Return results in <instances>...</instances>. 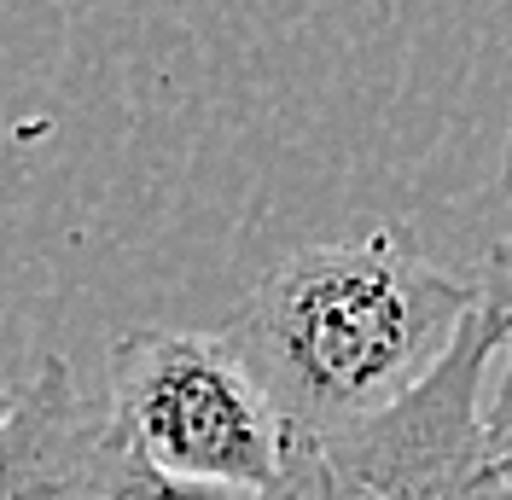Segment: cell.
<instances>
[{
	"mask_svg": "<svg viewBox=\"0 0 512 500\" xmlns=\"http://www.w3.org/2000/svg\"><path fill=\"white\" fill-rule=\"evenodd\" d=\"M478 309V280L402 233H361L280 256L222 338L291 437H338L408 402Z\"/></svg>",
	"mask_w": 512,
	"mask_h": 500,
	"instance_id": "cell-1",
	"label": "cell"
},
{
	"mask_svg": "<svg viewBox=\"0 0 512 500\" xmlns=\"http://www.w3.org/2000/svg\"><path fill=\"white\" fill-rule=\"evenodd\" d=\"M99 402L158 477L210 495H268L297 442L222 332H128Z\"/></svg>",
	"mask_w": 512,
	"mask_h": 500,
	"instance_id": "cell-2",
	"label": "cell"
},
{
	"mask_svg": "<svg viewBox=\"0 0 512 500\" xmlns=\"http://www.w3.org/2000/svg\"><path fill=\"white\" fill-rule=\"evenodd\" d=\"M501 338L507 320L483 303L408 402L338 437H297L280 483L256 500H512L483 437Z\"/></svg>",
	"mask_w": 512,
	"mask_h": 500,
	"instance_id": "cell-3",
	"label": "cell"
},
{
	"mask_svg": "<svg viewBox=\"0 0 512 500\" xmlns=\"http://www.w3.org/2000/svg\"><path fill=\"white\" fill-rule=\"evenodd\" d=\"M0 500H251L181 489L146 466L64 361L0 390Z\"/></svg>",
	"mask_w": 512,
	"mask_h": 500,
	"instance_id": "cell-4",
	"label": "cell"
},
{
	"mask_svg": "<svg viewBox=\"0 0 512 500\" xmlns=\"http://www.w3.org/2000/svg\"><path fill=\"white\" fill-rule=\"evenodd\" d=\"M478 291H483V303L501 309V320H507L501 355H495V367H489V396H483V437H489V454H495L501 483L512 489V233L489 250Z\"/></svg>",
	"mask_w": 512,
	"mask_h": 500,
	"instance_id": "cell-5",
	"label": "cell"
},
{
	"mask_svg": "<svg viewBox=\"0 0 512 500\" xmlns=\"http://www.w3.org/2000/svg\"><path fill=\"white\" fill-rule=\"evenodd\" d=\"M501 192L512 198V128H507V152H501Z\"/></svg>",
	"mask_w": 512,
	"mask_h": 500,
	"instance_id": "cell-6",
	"label": "cell"
}]
</instances>
